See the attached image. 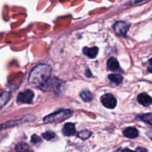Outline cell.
Masks as SVG:
<instances>
[{
    "label": "cell",
    "mask_w": 152,
    "mask_h": 152,
    "mask_svg": "<svg viewBox=\"0 0 152 152\" xmlns=\"http://www.w3.org/2000/svg\"><path fill=\"white\" fill-rule=\"evenodd\" d=\"M51 68L49 65L40 64L32 69L28 77V83L32 87L41 88L50 79Z\"/></svg>",
    "instance_id": "cell-1"
},
{
    "label": "cell",
    "mask_w": 152,
    "mask_h": 152,
    "mask_svg": "<svg viewBox=\"0 0 152 152\" xmlns=\"http://www.w3.org/2000/svg\"><path fill=\"white\" fill-rule=\"evenodd\" d=\"M73 114V111L69 109L60 110L56 112L46 116L44 117V123H61L64 120L71 117Z\"/></svg>",
    "instance_id": "cell-2"
},
{
    "label": "cell",
    "mask_w": 152,
    "mask_h": 152,
    "mask_svg": "<svg viewBox=\"0 0 152 152\" xmlns=\"http://www.w3.org/2000/svg\"><path fill=\"white\" fill-rule=\"evenodd\" d=\"M63 83L56 78H50L44 86L41 88L42 90L47 91H53L54 93H59L62 88Z\"/></svg>",
    "instance_id": "cell-3"
},
{
    "label": "cell",
    "mask_w": 152,
    "mask_h": 152,
    "mask_svg": "<svg viewBox=\"0 0 152 152\" xmlns=\"http://www.w3.org/2000/svg\"><path fill=\"white\" fill-rule=\"evenodd\" d=\"M34 97V92L31 90H26L19 94L17 96V102L19 103L31 104L33 102V99Z\"/></svg>",
    "instance_id": "cell-4"
},
{
    "label": "cell",
    "mask_w": 152,
    "mask_h": 152,
    "mask_svg": "<svg viewBox=\"0 0 152 152\" xmlns=\"http://www.w3.org/2000/svg\"><path fill=\"white\" fill-rule=\"evenodd\" d=\"M101 102L105 108H110V109H113L115 108L117 103L116 98L111 94H105L103 96H102Z\"/></svg>",
    "instance_id": "cell-5"
},
{
    "label": "cell",
    "mask_w": 152,
    "mask_h": 152,
    "mask_svg": "<svg viewBox=\"0 0 152 152\" xmlns=\"http://www.w3.org/2000/svg\"><path fill=\"white\" fill-rule=\"evenodd\" d=\"M130 28V25L125 22H117L114 25V29L116 34L121 37H125Z\"/></svg>",
    "instance_id": "cell-6"
},
{
    "label": "cell",
    "mask_w": 152,
    "mask_h": 152,
    "mask_svg": "<svg viewBox=\"0 0 152 152\" xmlns=\"http://www.w3.org/2000/svg\"><path fill=\"white\" fill-rule=\"evenodd\" d=\"M137 101L140 104L145 107H148L152 104V98L145 93H142L138 95Z\"/></svg>",
    "instance_id": "cell-7"
},
{
    "label": "cell",
    "mask_w": 152,
    "mask_h": 152,
    "mask_svg": "<svg viewBox=\"0 0 152 152\" xmlns=\"http://www.w3.org/2000/svg\"><path fill=\"white\" fill-rule=\"evenodd\" d=\"M76 129L73 123H66L62 128V134L66 137L73 136L75 134Z\"/></svg>",
    "instance_id": "cell-8"
},
{
    "label": "cell",
    "mask_w": 152,
    "mask_h": 152,
    "mask_svg": "<svg viewBox=\"0 0 152 152\" xmlns=\"http://www.w3.org/2000/svg\"><path fill=\"white\" fill-rule=\"evenodd\" d=\"M123 134L126 137L134 139V138L137 137L138 135H139V132H138L137 129H135V128L129 127L123 131Z\"/></svg>",
    "instance_id": "cell-9"
},
{
    "label": "cell",
    "mask_w": 152,
    "mask_h": 152,
    "mask_svg": "<svg viewBox=\"0 0 152 152\" xmlns=\"http://www.w3.org/2000/svg\"><path fill=\"white\" fill-rule=\"evenodd\" d=\"M98 51H99V49L96 47H93V48H83V53H84L86 56H88L89 58H91L94 59L96 56L97 55Z\"/></svg>",
    "instance_id": "cell-10"
},
{
    "label": "cell",
    "mask_w": 152,
    "mask_h": 152,
    "mask_svg": "<svg viewBox=\"0 0 152 152\" xmlns=\"http://www.w3.org/2000/svg\"><path fill=\"white\" fill-rule=\"evenodd\" d=\"M107 66L108 69L111 71H117L120 68V65L117 59L114 57H111L107 62Z\"/></svg>",
    "instance_id": "cell-11"
},
{
    "label": "cell",
    "mask_w": 152,
    "mask_h": 152,
    "mask_svg": "<svg viewBox=\"0 0 152 152\" xmlns=\"http://www.w3.org/2000/svg\"><path fill=\"white\" fill-rule=\"evenodd\" d=\"M10 96H11V94L10 92H4L0 95V110L8 102Z\"/></svg>",
    "instance_id": "cell-12"
},
{
    "label": "cell",
    "mask_w": 152,
    "mask_h": 152,
    "mask_svg": "<svg viewBox=\"0 0 152 152\" xmlns=\"http://www.w3.org/2000/svg\"><path fill=\"white\" fill-rule=\"evenodd\" d=\"M25 121H23L22 120H13V121L7 122L6 123H3V124H0V131L3 130V129H7V128H11L13 126H18L20 123H24Z\"/></svg>",
    "instance_id": "cell-13"
},
{
    "label": "cell",
    "mask_w": 152,
    "mask_h": 152,
    "mask_svg": "<svg viewBox=\"0 0 152 152\" xmlns=\"http://www.w3.org/2000/svg\"><path fill=\"white\" fill-rule=\"evenodd\" d=\"M108 79H109L111 82H113V83H114L117 85H120L123 80V77H122L121 75H120V74H110V75L108 76Z\"/></svg>",
    "instance_id": "cell-14"
},
{
    "label": "cell",
    "mask_w": 152,
    "mask_h": 152,
    "mask_svg": "<svg viewBox=\"0 0 152 152\" xmlns=\"http://www.w3.org/2000/svg\"><path fill=\"white\" fill-rule=\"evenodd\" d=\"M80 97L85 101V102H90L93 99V95L89 91H83L80 93Z\"/></svg>",
    "instance_id": "cell-15"
},
{
    "label": "cell",
    "mask_w": 152,
    "mask_h": 152,
    "mask_svg": "<svg viewBox=\"0 0 152 152\" xmlns=\"http://www.w3.org/2000/svg\"><path fill=\"white\" fill-rule=\"evenodd\" d=\"M140 120L149 124L150 126H152V113L142 114V115L140 116Z\"/></svg>",
    "instance_id": "cell-16"
},
{
    "label": "cell",
    "mask_w": 152,
    "mask_h": 152,
    "mask_svg": "<svg viewBox=\"0 0 152 152\" xmlns=\"http://www.w3.org/2000/svg\"><path fill=\"white\" fill-rule=\"evenodd\" d=\"M16 152H29V147L25 143H19L16 147Z\"/></svg>",
    "instance_id": "cell-17"
},
{
    "label": "cell",
    "mask_w": 152,
    "mask_h": 152,
    "mask_svg": "<svg viewBox=\"0 0 152 152\" xmlns=\"http://www.w3.org/2000/svg\"><path fill=\"white\" fill-rule=\"evenodd\" d=\"M91 134V133L90 132L84 130V131H82V132H80V133L78 134V137L83 140H86L88 139V138L90 137Z\"/></svg>",
    "instance_id": "cell-18"
},
{
    "label": "cell",
    "mask_w": 152,
    "mask_h": 152,
    "mask_svg": "<svg viewBox=\"0 0 152 152\" xmlns=\"http://www.w3.org/2000/svg\"><path fill=\"white\" fill-rule=\"evenodd\" d=\"M42 137L44 139L47 140H50L55 137V134L52 132H46L42 134Z\"/></svg>",
    "instance_id": "cell-19"
},
{
    "label": "cell",
    "mask_w": 152,
    "mask_h": 152,
    "mask_svg": "<svg viewBox=\"0 0 152 152\" xmlns=\"http://www.w3.org/2000/svg\"><path fill=\"white\" fill-rule=\"evenodd\" d=\"M123 152H147V150L145 148H142V147H138L135 151H132L129 148H126V149L123 150Z\"/></svg>",
    "instance_id": "cell-20"
},
{
    "label": "cell",
    "mask_w": 152,
    "mask_h": 152,
    "mask_svg": "<svg viewBox=\"0 0 152 152\" xmlns=\"http://www.w3.org/2000/svg\"><path fill=\"white\" fill-rule=\"evenodd\" d=\"M31 140H32V142L34 143H37V142H40L41 140H40V138L37 135H33L32 138H31Z\"/></svg>",
    "instance_id": "cell-21"
},
{
    "label": "cell",
    "mask_w": 152,
    "mask_h": 152,
    "mask_svg": "<svg viewBox=\"0 0 152 152\" xmlns=\"http://www.w3.org/2000/svg\"><path fill=\"white\" fill-rule=\"evenodd\" d=\"M148 71L150 73H152V58L148 60Z\"/></svg>",
    "instance_id": "cell-22"
},
{
    "label": "cell",
    "mask_w": 152,
    "mask_h": 152,
    "mask_svg": "<svg viewBox=\"0 0 152 152\" xmlns=\"http://www.w3.org/2000/svg\"><path fill=\"white\" fill-rule=\"evenodd\" d=\"M86 75L88 77H91V72H90V71H89V70H86Z\"/></svg>",
    "instance_id": "cell-23"
},
{
    "label": "cell",
    "mask_w": 152,
    "mask_h": 152,
    "mask_svg": "<svg viewBox=\"0 0 152 152\" xmlns=\"http://www.w3.org/2000/svg\"><path fill=\"white\" fill-rule=\"evenodd\" d=\"M147 134H148V136L149 137L151 138V139H152V130H150L149 132H148V133H147Z\"/></svg>",
    "instance_id": "cell-24"
}]
</instances>
